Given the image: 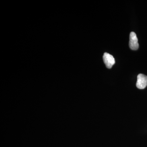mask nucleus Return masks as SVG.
I'll return each instance as SVG.
<instances>
[{
    "instance_id": "7ed1b4c3",
    "label": "nucleus",
    "mask_w": 147,
    "mask_h": 147,
    "mask_svg": "<svg viewBox=\"0 0 147 147\" xmlns=\"http://www.w3.org/2000/svg\"><path fill=\"white\" fill-rule=\"evenodd\" d=\"M103 60L106 67L108 68H112L115 63V59L112 55L109 53H105L103 56Z\"/></svg>"
},
{
    "instance_id": "f03ea898",
    "label": "nucleus",
    "mask_w": 147,
    "mask_h": 147,
    "mask_svg": "<svg viewBox=\"0 0 147 147\" xmlns=\"http://www.w3.org/2000/svg\"><path fill=\"white\" fill-rule=\"evenodd\" d=\"M147 86V76L140 74L137 76L136 86L139 89H144Z\"/></svg>"
},
{
    "instance_id": "f257e3e1",
    "label": "nucleus",
    "mask_w": 147,
    "mask_h": 147,
    "mask_svg": "<svg viewBox=\"0 0 147 147\" xmlns=\"http://www.w3.org/2000/svg\"><path fill=\"white\" fill-rule=\"evenodd\" d=\"M137 35L134 32H131L129 35V47L131 50H137L139 47Z\"/></svg>"
}]
</instances>
